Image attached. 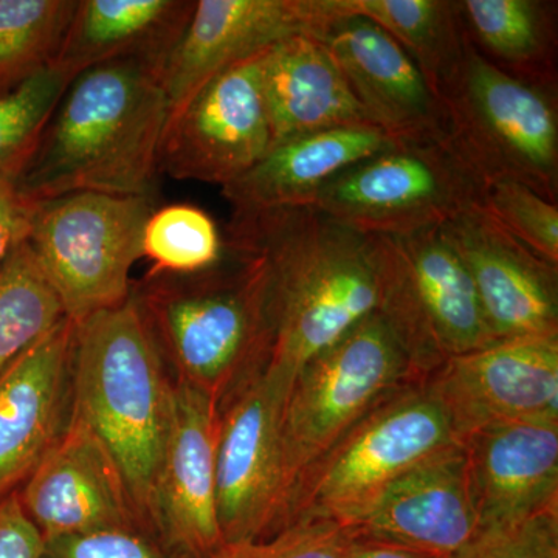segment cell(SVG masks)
Returning <instances> with one entry per match:
<instances>
[{
    "mask_svg": "<svg viewBox=\"0 0 558 558\" xmlns=\"http://www.w3.org/2000/svg\"><path fill=\"white\" fill-rule=\"evenodd\" d=\"M343 10L398 40L438 97L464 61L468 36L458 0H343Z\"/></svg>",
    "mask_w": 558,
    "mask_h": 558,
    "instance_id": "cell-26",
    "label": "cell"
},
{
    "mask_svg": "<svg viewBox=\"0 0 558 558\" xmlns=\"http://www.w3.org/2000/svg\"><path fill=\"white\" fill-rule=\"evenodd\" d=\"M557 94L498 69L468 39L461 68L439 94L447 143L484 183L515 180L558 204Z\"/></svg>",
    "mask_w": 558,
    "mask_h": 558,
    "instance_id": "cell-6",
    "label": "cell"
},
{
    "mask_svg": "<svg viewBox=\"0 0 558 558\" xmlns=\"http://www.w3.org/2000/svg\"><path fill=\"white\" fill-rule=\"evenodd\" d=\"M483 186L446 138L402 140L330 179L311 207L359 233L405 236L480 204Z\"/></svg>",
    "mask_w": 558,
    "mask_h": 558,
    "instance_id": "cell-9",
    "label": "cell"
},
{
    "mask_svg": "<svg viewBox=\"0 0 558 558\" xmlns=\"http://www.w3.org/2000/svg\"><path fill=\"white\" fill-rule=\"evenodd\" d=\"M473 49L517 78L557 86V2L458 0Z\"/></svg>",
    "mask_w": 558,
    "mask_h": 558,
    "instance_id": "cell-25",
    "label": "cell"
},
{
    "mask_svg": "<svg viewBox=\"0 0 558 558\" xmlns=\"http://www.w3.org/2000/svg\"><path fill=\"white\" fill-rule=\"evenodd\" d=\"M379 314L425 379L454 355L494 343L468 267L446 227L376 236Z\"/></svg>",
    "mask_w": 558,
    "mask_h": 558,
    "instance_id": "cell-8",
    "label": "cell"
},
{
    "mask_svg": "<svg viewBox=\"0 0 558 558\" xmlns=\"http://www.w3.org/2000/svg\"><path fill=\"white\" fill-rule=\"evenodd\" d=\"M44 558H179L143 529H109L57 539Z\"/></svg>",
    "mask_w": 558,
    "mask_h": 558,
    "instance_id": "cell-34",
    "label": "cell"
},
{
    "mask_svg": "<svg viewBox=\"0 0 558 558\" xmlns=\"http://www.w3.org/2000/svg\"><path fill=\"white\" fill-rule=\"evenodd\" d=\"M28 207L17 193L13 180L0 175V266L11 248L25 240Z\"/></svg>",
    "mask_w": 558,
    "mask_h": 558,
    "instance_id": "cell-36",
    "label": "cell"
},
{
    "mask_svg": "<svg viewBox=\"0 0 558 558\" xmlns=\"http://www.w3.org/2000/svg\"><path fill=\"white\" fill-rule=\"evenodd\" d=\"M194 0H78L54 64L75 78L113 60L165 68L194 10Z\"/></svg>",
    "mask_w": 558,
    "mask_h": 558,
    "instance_id": "cell-24",
    "label": "cell"
},
{
    "mask_svg": "<svg viewBox=\"0 0 558 558\" xmlns=\"http://www.w3.org/2000/svg\"><path fill=\"white\" fill-rule=\"evenodd\" d=\"M28 205L25 241L65 317L78 323L131 299V271L143 258L156 197L72 193Z\"/></svg>",
    "mask_w": 558,
    "mask_h": 558,
    "instance_id": "cell-7",
    "label": "cell"
},
{
    "mask_svg": "<svg viewBox=\"0 0 558 558\" xmlns=\"http://www.w3.org/2000/svg\"><path fill=\"white\" fill-rule=\"evenodd\" d=\"M73 330L62 319L0 376V499L25 483L68 424Z\"/></svg>",
    "mask_w": 558,
    "mask_h": 558,
    "instance_id": "cell-21",
    "label": "cell"
},
{
    "mask_svg": "<svg viewBox=\"0 0 558 558\" xmlns=\"http://www.w3.org/2000/svg\"><path fill=\"white\" fill-rule=\"evenodd\" d=\"M264 53L222 70L170 116L160 142V174L222 189L269 153Z\"/></svg>",
    "mask_w": 558,
    "mask_h": 558,
    "instance_id": "cell-12",
    "label": "cell"
},
{
    "mask_svg": "<svg viewBox=\"0 0 558 558\" xmlns=\"http://www.w3.org/2000/svg\"><path fill=\"white\" fill-rule=\"evenodd\" d=\"M289 388L264 371L220 411L216 481L223 545L270 538L288 526L282 410Z\"/></svg>",
    "mask_w": 558,
    "mask_h": 558,
    "instance_id": "cell-11",
    "label": "cell"
},
{
    "mask_svg": "<svg viewBox=\"0 0 558 558\" xmlns=\"http://www.w3.org/2000/svg\"><path fill=\"white\" fill-rule=\"evenodd\" d=\"M400 142L376 124L301 135L271 146L255 167L220 191L233 213L311 207L330 179Z\"/></svg>",
    "mask_w": 558,
    "mask_h": 558,
    "instance_id": "cell-22",
    "label": "cell"
},
{
    "mask_svg": "<svg viewBox=\"0 0 558 558\" xmlns=\"http://www.w3.org/2000/svg\"><path fill=\"white\" fill-rule=\"evenodd\" d=\"M73 76L57 64L0 95V175L20 178Z\"/></svg>",
    "mask_w": 558,
    "mask_h": 558,
    "instance_id": "cell-30",
    "label": "cell"
},
{
    "mask_svg": "<svg viewBox=\"0 0 558 558\" xmlns=\"http://www.w3.org/2000/svg\"><path fill=\"white\" fill-rule=\"evenodd\" d=\"M354 542L348 527L332 520H303L274 537L226 543L209 558H347Z\"/></svg>",
    "mask_w": 558,
    "mask_h": 558,
    "instance_id": "cell-32",
    "label": "cell"
},
{
    "mask_svg": "<svg viewBox=\"0 0 558 558\" xmlns=\"http://www.w3.org/2000/svg\"><path fill=\"white\" fill-rule=\"evenodd\" d=\"M478 205L521 244L558 266V204L524 183L497 179L484 183Z\"/></svg>",
    "mask_w": 558,
    "mask_h": 558,
    "instance_id": "cell-31",
    "label": "cell"
},
{
    "mask_svg": "<svg viewBox=\"0 0 558 558\" xmlns=\"http://www.w3.org/2000/svg\"><path fill=\"white\" fill-rule=\"evenodd\" d=\"M72 410L120 465L143 527L156 535V488L174 384L142 307L131 295L73 323Z\"/></svg>",
    "mask_w": 558,
    "mask_h": 558,
    "instance_id": "cell-4",
    "label": "cell"
},
{
    "mask_svg": "<svg viewBox=\"0 0 558 558\" xmlns=\"http://www.w3.org/2000/svg\"><path fill=\"white\" fill-rule=\"evenodd\" d=\"M341 14L343 0H197L161 73L170 116L222 70L290 36H319Z\"/></svg>",
    "mask_w": 558,
    "mask_h": 558,
    "instance_id": "cell-14",
    "label": "cell"
},
{
    "mask_svg": "<svg viewBox=\"0 0 558 558\" xmlns=\"http://www.w3.org/2000/svg\"><path fill=\"white\" fill-rule=\"evenodd\" d=\"M417 379L405 349L380 314L311 359L293 377L282 410L290 498L315 459L385 396Z\"/></svg>",
    "mask_w": 558,
    "mask_h": 558,
    "instance_id": "cell-10",
    "label": "cell"
},
{
    "mask_svg": "<svg viewBox=\"0 0 558 558\" xmlns=\"http://www.w3.org/2000/svg\"><path fill=\"white\" fill-rule=\"evenodd\" d=\"M549 558H558V550L557 553H554L553 556H550Z\"/></svg>",
    "mask_w": 558,
    "mask_h": 558,
    "instance_id": "cell-38",
    "label": "cell"
},
{
    "mask_svg": "<svg viewBox=\"0 0 558 558\" xmlns=\"http://www.w3.org/2000/svg\"><path fill=\"white\" fill-rule=\"evenodd\" d=\"M17 494L46 545L109 529L146 531L116 458L72 410Z\"/></svg>",
    "mask_w": 558,
    "mask_h": 558,
    "instance_id": "cell-15",
    "label": "cell"
},
{
    "mask_svg": "<svg viewBox=\"0 0 558 558\" xmlns=\"http://www.w3.org/2000/svg\"><path fill=\"white\" fill-rule=\"evenodd\" d=\"M478 529L462 442L403 473L349 531L354 537L449 558Z\"/></svg>",
    "mask_w": 558,
    "mask_h": 558,
    "instance_id": "cell-19",
    "label": "cell"
},
{
    "mask_svg": "<svg viewBox=\"0 0 558 558\" xmlns=\"http://www.w3.org/2000/svg\"><path fill=\"white\" fill-rule=\"evenodd\" d=\"M258 248L269 269L271 351L266 373L292 385L299 371L379 314L377 238L314 207L233 213L227 230Z\"/></svg>",
    "mask_w": 558,
    "mask_h": 558,
    "instance_id": "cell-1",
    "label": "cell"
},
{
    "mask_svg": "<svg viewBox=\"0 0 558 558\" xmlns=\"http://www.w3.org/2000/svg\"><path fill=\"white\" fill-rule=\"evenodd\" d=\"M458 442L425 380L410 381L379 400L304 470L290 498L288 527L323 519L351 529L392 481Z\"/></svg>",
    "mask_w": 558,
    "mask_h": 558,
    "instance_id": "cell-5",
    "label": "cell"
},
{
    "mask_svg": "<svg viewBox=\"0 0 558 558\" xmlns=\"http://www.w3.org/2000/svg\"><path fill=\"white\" fill-rule=\"evenodd\" d=\"M347 558H442L427 553L402 548V546L388 545V543L374 542L354 537Z\"/></svg>",
    "mask_w": 558,
    "mask_h": 558,
    "instance_id": "cell-37",
    "label": "cell"
},
{
    "mask_svg": "<svg viewBox=\"0 0 558 558\" xmlns=\"http://www.w3.org/2000/svg\"><path fill=\"white\" fill-rule=\"evenodd\" d=\"M424 380L461 440L499 422H558V337L494 341Z\"/></svg>",
    "mask_w": 558,
    "mask_h": 558,
    "instance_id": "cell-13",
    "label": "cell"
},
{
    "mask_svg": "<svg viewBox=\"0 0 558 558\" xmlns=\"http://www.w3.org/2000/svg\"><path fill=\"white\" fill-rule=\"evenodd\" d=\"M163 65L113 60L72 80L27 167L14 180L27 204L72 193L156 197L170 108Z\"/></svg>",
    "mask_w": 558,
    "mask_h": 558,
    "instance_id": "cell-2",
    "label": "cell"
},
{
    "mask_svg": "<svg viewBox=\"0 0 558 558\" xmlns=\"http://www.w3.org/2000/svg\"><path fill=\"white\" fill-rule=\"evenodd\" d=\"M219 427V407L175 381L157 480L156 535L179 558H209L223 546L216 481Z\"/></svg>",
    "mask_w": 558,
    "mask_h": 558,
    "instance_id": "cell-17",
    "label": "cell"
},
{
    "mask_svg": "<svg viewBox=\"0 0 558 558\" xmlns=\"http://www.w3.org/2000/svg\"><path fill=\"white\" fill-rule=\"evenodd\" d=\"M444 227L495 341L558 337V266L521 244L478 204Z\"/></svg>",
    "mask_w": 558,
    "mask_h": 558,
    "instance_id": "cell-16",
    "label": "cell"
},
{
    "mask_svg": "<svg viewBox=\"0 0 558 558\" xmlns=\"http://www.w3.org/2000/svg\"><path fill=\"white\" fill-rule=\"evenodd\" d=\"M143 258L153 267L148 275H196L218 266L226 242L218 223L199 207L189 204L156 208L146 220Z\"/></svg>",
    "mask_w": 558,
    "mask_h": 558,
    "instance_id": "cell-29",
    "label": "cell"
},
{
    "mask_svg": "<svg viewBox=\"0 0 558 558\" xmlns=\"http://www.w3.org/2000/svg\"><path fill=\"white\" fill-rule=\"evenodd\" d=\"M76 0H0V95L57 62Z\"/></svg>",
    "mask_w": 558,
    "mask_h": 558,
    "instance_id": "cell-28",
    "label": "cell"
},
{
    "mask_svg": "<svg viewBox=\"0 0 558 558\" xmlns=\"http://www.w3.org/2000/svg\"><path fill=\"white\" fill-rule=\"evenodd\" d=\"M46 542L13 492L0 499V558H44Z\"/></svg>",
    "mask_w": 558,
    "mask_h": 558,
    "instance_id": "cell-35",
    "label": "cell"
},
{
    "mask_svg": "<svg viewBox=\"0 0 558 558\" xmlns=\"http://www.w3.org/2000/svg\"><path fill=\"white\" fill-rule=\"evenodd\" d=\"M226 255L196 275H148L132 290L180 384L219 410L269 365V269L258 248L226 231Z\"/></svg>",
    "mask_w": 558,
    "mask_h": 558,
    "instance_id": "cell-3",
    "label": "cell"
},
{
    "mask_svg": "<svg viewBox=\"0 0 558 558\" xmlns=\"http://www.w3.org/2000/svg\"><path fill=\"white\" fill-rule=\"evenodd\" d=\"M263 92L274 146L314 132L374 124L315 35L290 36L266 50Z\"/></svg>",
    "mask_w": 558,
    "mask_h": 558,
    "instance_id": "cell-23",
    "label": "cell"
},
{
    "mask_svg": "<svg viewBox=\"0 0 558 558\" xmlns=\"http://www.w3.org/2000/svg\"><path fill=\"white\" fill-rule=\"evenodd\" d=\"M461 442L476 532L558 508V422H499Z\"/></svg>",
    "mask_w": 558,
    "mask_h": 558,
    "instance_id": "cell-20",
    "label": "cell"
},
{
    "mask_svg": "<svg viewBox=\"0 0 558 558\" xmlns=\"http://www.w3.org/2000/svg\"><path fill=\"white\" fill-rule=\"evenodd\" d=\"M64 318L31 244L17 242L0 266V376Z\"/></svg>",
    "mask_w": 558,
    "mask_h": 558,
    "instance_id": "cell-27",
    "label": "cell"
},
{
    "mask_svg": "<svg viewBox=\"0 0 558 558\" xmlns=\"http://www.w3.org/2000/svg\"><path fill=\"white\" fill-rule=\"evenodd\" d=\"M319 39L374 124L402 140L446 138L442 101L413 58L379 25L344 13Z\"/></svg>",
    "mask_w": 558,
    "mask_h": 558,
    "instance_id": "cell-18",
    "label": "cell"
},
{
    "mask_svg": "<svg viewBox=\"0 0 558 558\" xmlns=\"http://www.w3.org/2000/svg\"><path fill=\"white\" fill-rule=\"evenodd\" d=\"M558 550V508L531 519L476 532L449 558H549Z\"/></svg>",
    "mask_w": 558,
    "mask_h": 558,
    "instance_id": "cell-33",
    "label": "cell"
}]
</instances>
